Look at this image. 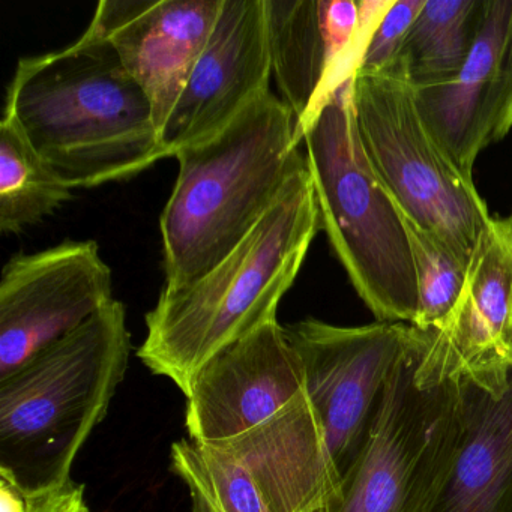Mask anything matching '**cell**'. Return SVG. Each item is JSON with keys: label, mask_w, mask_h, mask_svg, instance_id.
<instances>
[{"label": "cell", "mask_w": 512, "mask_h": 512, "mask_svg": "<svg viewBox=\"0 0 512 512\" xmlns=\"http://www.w3.org/2000/svg\"><path fill=\"white\" fill-rule=\"evenodd\" d=\"M4 112L71 188L125 181L169 158L148 95L89 26L64 49L20 59Z\"/></svg>", "instance_id": "obj_1"}, {"label": "cell", "mask_w": 512, "mask_h": 512, "mask_svg": "<svg viewBox=\"0 0 512 512\" xmlns=\"http://www.w3.org/2000/svg\"><path fill=\"white\" fill-rule=\"evenodd\" d=\"M319 229L307 164L229 256L199 280L161 290L145 317L140 361L187 395L206 362L278 319L281 299L295 283Z\"/></svg>", "instance_id": "obj_2"}, {"label": "cell", "mask_w": 512, "mask_h": 512, "mask_svg": "<svg viewBox=\"0 0 512 512\" xmlns=\"http://www.w3.org/2000/svg\"><path fill=\"white\" fill-rule=\"evenodd\" d=\"M175 158L178 176L160 218L163 290L199 280L229 256L307 167L295 115L271 91Z\"/></svg>", "instance_id": "obj_3"}, {"label": "cell", "mask_w": 512, "mask_h": 512, "mask_svg": "<svg viewBox=\"0 0 512 512\" xmlns=\"http://www.w3.org/2000/svg\"><path fill=\"white\" fill-rule=\"evenodd\" d=\"M131 335L118 299L0 377V478L34 494L71 481L127 373Z\"/></svg>", "instance_id": "obj_4"}, {"label": "cell", "mask_w": 512, "mask_h": 512, "mask_svg": "<svg viewBox=\"0 0 512 512\" xmlns=\"http://www.w3.org/2000/svg\"><path fill=\"white\" fill-rule=\"evenodd\" d=\"M308 170L325 230L359 298L377 322L413 325L418 281L403 214L362 148L352 79L320 107L304 131Z\"/></svg>", "instance_id": "obj_5"}, {"label": "cell", "mask_w": 512, "mask_h": 512, "mask_svg": "<svg viewBox=\"0 0 512 512\" xmlns=\"http://www.w3.org/2000/svg\"><path fill=\"white\" fill-rule=\"evenodd\" d=\"M170 470L190 512H337L341 476L307 391L265 424L218 442L181 439Z\"/></svg>", "instance_id": "obj_6"}, {"label": "cell", "mask_w": 512, "mask_h": 512, "mask_svg": "<svg viewBox=\"0 0 512 512\" xmlns=\"http://www.w3.org/2000/svg\"><path fill=\"white\" fill-rule=\"evenodd\" d=\"M352 103L365 155L403 217L470 266L493 217L424 124L403 56L380 70H356Z\"/></svg>", "instance_id": "obj_7"}, {"label": "cell", "mask_w": 512, "mask_h": 512, "mask_svg": "<svg viewBox=\"0 0 512 512\" xmlns=\"http://www.w3.org/2000/svg\"><path fill=\"white\" fill-rule=\"evenodd\" d=\"M427 337L416 329L388 377L337 512H427L445 482L463 431L461 383L419 376Z\"/></svg>", "instance_id": "obj_8"}, {"label": "cell", "mask_w": 512, "mask_h": 512, "mask_svg": "<svg viewBox=\"0 0 512 512\" xmlns=\"http://www.w3.org/2000/svg\"><path fill=\"white\" fill-rule=\"evenodd\" d=\"M286 332L304 365L307 394L343 482L367 442L388 377L416 328L389 322L337 326L308 317L286 326Z\"/></svg>", "instance_id": "obj_9"}, {"label": "cell", "mask_w": 512, "mask_h": 512, "mask_svg": "<svg viewBox=\"0 0 512 512\" xmlns=\"http://www.w3.org/2000/svg\"><path fill=\"white\" fill-rule=\"evenodd\" d=\"M112 269L95 241H67L8 260L0 278V377L113 301Z\"/></svg>", "instance_id": "obj_10"}, {"label": "cell", "mask_w": 512, "mask_h": 512, "mask_svg": "<svg viewBox=\"0 0 512 512\" xmlns=\"http://www.w3.org/2000/svg\"><path fill=\"white\" fill-rule=\"evenodd\" d=\"M265 0H224L211 37L161 133L169 158L226 130L269 89Z\"/></svg>", "instance_id": "obj_11"}, {"label": "cell", "mask_w": 512, "mask_h": 512, "mask_svg": "<svg viewBox=\"0 0 512 512\" xmlns=\"http://www.w3.org/2000/svg\"><path fill=\"white\" fill-rule=\"evenodd\" d=\"M305 391L304 365L286 326L269 320L196 374L185 395L188 437L232 439L265 424Z\"/></svg>", "instance_id": "obj_12"}, {"label": "cell", "mask_w": 512, "mask_h": 512, "mask_svg": "<svg viewBox=\"0 0 512 512\" xmlns=\"http://www.w3.org/2000/svg\"><path fill=\"white\" fill-rule=\"evenodd\" d=\"M415 100L442 151L473 179L479 154L512 130V0H485L461 70L446 82L415 88Z\"/></svg>", "instance_id": "obj_13"}, {"label": "cell", "mask_w": 512, "mask_h": 512, "mask_svg": "<svg viewBox=\"0 0 512 512\" xmlns=\"http://www.w3.org/2000/svg\"><path fill=\"white\" fill-rule=\"evenodd\" d=\"M224 0H101L89 28L109 41L148 95L163 133Z\"/></svg>", "instance_id": "obj_14"}, {"label": "cell", "mask_w": 512, "mask_h": 512, "mask_svg": "<svg viewBox=\"0 0 512 512\" xmlns=\"http://www.w3.org/2000/svg\"><path fill=\"white\" fill-rule=\"evenodd\" d=\"M419 374L443 380L502 377L512 368V244L508 218H493L448 323L427 331Z\"/></svg>", "instance_id": "obj_15"}, {"label": "cell", "mask_w": 512, "mask_h": 512, "mask_svg": "<svg viewBox=\"0 0 512 512\" xmlns=\"http://www.w3.org/2000/svg\"><path fill=\"white\" fill-rule=\"evenodd\" d=\"M460 383V445L427 512H512V368Z\"/></svg>", "instance_id": "obj_16"}, {"label": "cell", "mask_w": 512, "mask_h": 512, "mask_svg": "<svg viewBox=\"0 0 512 512\" xmlns=\"http://www.w3.org/2000/svg\"><path fill=\"white\" fill-rule=\"evenodd\" d=\"M272 74L281 100L305 128L340 88L337 62L323 26L319 0H265Z\"/></svg>", "instance_id": "obj_17"}, {"label": "cell", "mask_w": 512, "mask_h": 512, "mask_svg": "<svg viewBox=\"0 0 512 512\" xmlns=\"http://www.w3.org/2000/svg\"><path fill=\"white\" fill-rule=\"evenodd\" d=\"M71 188L35 151L16 118L0 122V232L17 235L74 199Z\"/></svg>", "instance_id": "obj_18"}, {"label": "cell", "mask_w": 512, "mask_h": 512, "mask_svg": "<svg viewBox=\"0 0 512 512\" xmlns=\"http://www.w3.org/2000/svg\"><path fill=\"white\" fill-rule=\"evenodd\" d=\"M485 0H425L400 56L415 88L452 79L481 26Z\"/></svg>", "instance_id": "obj_19"}, {"label": "cell", "mask_w": 512, "mask_h": 512, "mask_svg": "<svg viewBox=\"0 0 512 512\" xmlns=\"http://www.w3.org/2000/svg\"><path fill=\"white\" fill-rule=\"evenodd\" d=\"M418 281L419 331H439L448 323L466 286L469 266L464 265L436 236L404 218Z\"/></svg>", "instance_id": "obj_20"}, {"label": "cell", "mask_w": 512, "mask_h": 512, "mask_svg": "<svg viewBox=\"0 0 512 512\" xmlns=\"http://www.w3.org/2000/svg\"><path fill=\"white\" fill-rule=\"evenodd\" d=\"M424 4L425 0L391 2L365 44L358 70L376 71L395 61Z\"/></svg>", "instance_id": "obj_21"}, {"label": "cell", "mask_w": 512, "mask_h": 512, "mask_svg": "<svg viewBox=\"0 0 512 512\" xmlns=\"http://www.w3.org/2000/svg\"><path fill=\"white\" fill-rule=\"evenodd\" d=\"M25 512L92 511L85 499V485L71 479L68 484L53 490L25 494Z\"/></svg>", "instance_id": "obj_22"}, {"label": "cell", "mask_w": 512, "mask_h": 512, "mask_svg": "<svg viewBox=\"0 0 512 512\" xmlns=\"http://www.w3.org/2000/svg\"><path fill=\"white\" fill-rule=\"evenodd\" d=\"M508 226H509V239H511L512 244V215L508 218Z\"/></svg>", "instance_id": "obj_23"}]
</instances>
